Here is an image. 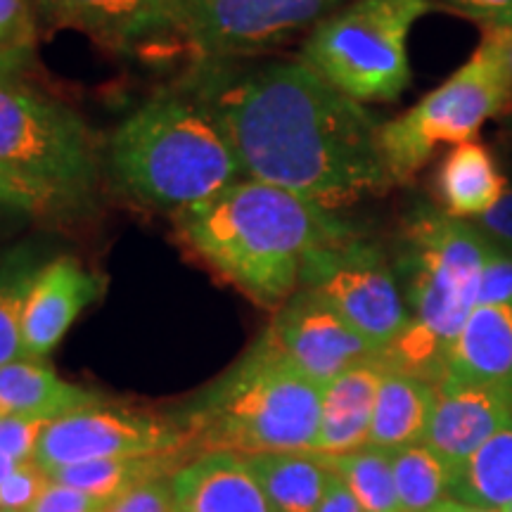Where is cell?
<instances>
[{"label": "cell", "mask_w": 512, "mask_h": 512, "mask_svg": "<svg viewBox=\"0 0 512 512\" xmlns=\"http://www.w3.org/2000/svg\"><path fill=\"white\" fill-rule=\"evenodd\" d=\"M204 107L233 145L242 174L335 211L382 195L380 121L302 60L216 83Z\"/></svg>", "instance_id": "1"}, {"label": "cell", "mask_w": 512, "mask_h": 512, "mask_svg": "<svg viewBox=\"0 0 512 512\" xmlns=\"http://www.w3.org/2000/svg\"><path fill=\"white\" fill-rule=\"evenodd\" d=\"M176 228L204 264L264 306L292 297L313 249L356 235L330 209L249 178L178 211Z\"/></svg>", "instance_id": "2"}, {"label": "cell", "mask_w": 512, "mask_h": 512, "mask_svg": "<svg viewBox=\"0 0 512 512\" xmlns=\"http://www.w3.org/2000/svg\"><path fill=\"white\" fill-rule=\"evenodd\" d=\"M486 249L489 240L475 223L432 207L413 211L399 259L411 320L380 356L389 368L432 384L441 380L448 344L477 306Z\"/></svg>", "instance_id": "3"}, {"label": "cell", "mask_w": 512, "mask_h": 512, "mask_svg": "<svg viewBox=\"0 0 512 512\" xmlns=\"http://www.w3.org/2000/svg\"><path fill=\"white\" fill-rule=\"evenodd\" d=\"M110 171L133 200L178 214L238 183L242 166L207 107L155 98L112 133Z\"/></svg>", "instance_id": "4"}, {"label": "cell", "mask_w": 512, "mask_h": 512, "mask_svg": "<svg viewBox=\"0 0 512 512\" xmlns=\"http://www.w3.org/2000/svg\"><path fill=\"white\" fill-rule=\"evenodd\" d=\"M323 387L261 335L192 408L188 437L202 453H299L316 448Z\"/></svg>", "instance_id": "5"}, {"label": "cell", "mask_w": 512, "mask_h": 512, "mask_svg": "<svg viewBox=\"0 0 512 512\" xmlns=\"http://www.w3.org/2000/svg\"><path fill=\"white\" fill-rule=\"evenodd\" d=\"M432 0H351L320 19L302 62L356 102H392L411 83L408 34Z\"/></svg>", "instance_id": "6"}, {"label": "cell", "mask_w": 512, "mask_h": 512, "mask_svg": "<svg viewBox=\"0 0 512 512\" xmlns=\"http://www.w3.org/2000/svg\"><path fill=\"white\" fill-rule=\"evenodd\" d=\"M510 95L501 50L484 34L475 55L456 74L401 117L382 124V155L392 181H411L439 145L477 138L486 121L501 117Z\"/></svg>", "instance_id": "7"}, {"label": "cell", "mask_w": 512, "mask_h": 512, "mask_svg": "<svg viewBox=\"0 0 512 512\" xmlns=\"http://www.w3.org/2000/svg\"><path fill=\"white\" fill-rule=\"evenodd\" d=\"M0 166L55 190L72 207L98 183V150L74 110L0 79Z\"/></svg>", "instance_id": "8"}, {"label": "cell", "mask_w": 512, "mask_h": 512, "mask_svg": "<svg viewBox=\"0 0 512 512\" xmlns=\"http://www.w3.org/2000/svg\"><path fill=\"white\" fill-rule=\"evenodd\" d=\"M299 287L323 299L380 356L411 320L387 256L358 235L313 249L302 264Z\"/></svg>", "instance_id": "9"}, {"label": "cell", "mask_w": 512, "mask_h": 512, "mask_svg": "<svg viewBox=\"0 0 512 512\" xmlns=\"http://www.w3.org/2000/svg\"><path fill=\"white\" fill-rule=\"evenodd\" d=\"M339 0H176L171 29L202 57L254 53L316 22Z\"/></svg>", "instance_id": "10"}, {"label": "cell", "mask_w": 512, "mask_h": 512, "mask_svg": "<svg viewBox=\"0 0 512 512\" xmlns=\"http://www.w3.org/2000/svg\"><path fill=\"white\" fill-rule=\"evenodd\" d=\"M176 451H190V437L183 427L155 415L98 403L50 422L38 441L34 460L46 472H53L91 460Z\"/></svg>", "instance_id": "11"}, {"label": "cell", "mask_w": 512, "mask_h": 512, "mask_svg": "<svg viewBox=\"0 0 512 512\" xmlns=\"http://www.w3.org/2000/svg\"><path fill=\"white\" fill-rule=\"evenodd\" d=\"M264 335L299 373L320 387L356 363L380 356L347 320L302 287L280 306Z\"/></svg>", "instance_id": "12"}, {"label": "cell", "mask_w": 512, "mask_h": 512, "mask_svg": "<svg viewBox=\"0 0 512 512\" xmlns=\"http://www.w3.org/2000/svg\"><path fill=\"white\" fill-rule=\"evenodd\" d=\"M434 406L422 444L444 460L451 475L463 467L512 420V389L441 380L434 384Z\"/></svg>", "instance_id": "13"}, {"label": "cell", "mask_w": 512, "mask_h": 512, "mask_svg": "<svg viewBox=\"0 0 512 512\" xmlns=\"http://www.w3.org/2000/svg\"><path fill=\"white\" fill-rule=\"evenodd\" d=\"M105 292V278L93 273L74 256L48 261L36 273L22 320L24 358L41 361L60 339L67 335L74 320Z\"/></svg>", "instance_id": "14"}, {"label": "cell", "mask_w": 512, "mask_h": 512, "mask_svg": "<svg viewBox=\"0 0 512 512\" xmlns=\"http://www.w3.org/2000/svg\"><path fill=\"white\" fill-rule=\"evenodd\" d=\"M174 512H273L238 453H200L171 477Z\"/></svg>", "instance_id": "15"}, {"label": "cell", "mask_w": 512, "mask_h": 512, "mask_svg": "<svg viewBox=\"0 0 512 512\" xmlns=\"http://www.w3.org/2000/svg\"><path fill=\"white\" fill-rule=\"evenodd\" d=\"M441 380L512 389V306L472 309L448 344Z\"/></svg>", "instance_id": "16"}, {"label": "cell", "mask_w": 512, "mask_h": 512, "mask_svg": "<svg viewBox=\"0 0 512 512\" xmlns=\"http://www.w3.org/2000/svg\"><path fill=\"white\" fill-rule=\"evenodd\" d=\"M380 356L356 363L323 387V411L313 453L344 456L368 446L370 422L384 377Z\"/></svg>", "instance_id": "17"}, {"label": "cell", "mask_w": 512, "mask_h": 512, "mask_svg": "<svg viewBox=\"0 0 512 512\" xmlns=\"http://www.w3.org/2000/svg\"><path fill=\"white\" fill-rule=\"evenodd\" d=\"M176 0H36L57 27L79 29L110 46H128L171 29Z\"/></svg>", "instance_id": "18"}, {"label": "cell", "mask_w": 512, "mask_h": 512, "mask_svg": "<svg viewBox=\"0 0 512 512\" xmlns=\"http://www.w3.org/2000/svg\"><path fill=\"white\" fill-rule=\"evenodd\" d=\"M102 399L62 380L53 368L34 358H19L0 368V418H29L53 422Z\"/></svg>", "instance_id": "19"}, {"label": "cell", "mask_w": 512, "mask_h": 512, "mask_svg": "<svg viewBox=\"0 0 512 512\" xmlns=\"http://www.w3.org/2000/svg\"><path fill=\"white\" fill-rule=\"evenodd\" d=\"M508 176L494 152L482 140L453 145L437 171V197L441 211L453 219L475 221L501 200Z\"/></svg>", "instance_id": "20"}, {"label": "cell", "mask_w": 512, "mask_h": 512, "mask_svg": "<svg viewBox=\"0 0 512 512\" xmlns=\"http://www.w3.org/2000/svg\"><path fill=\"white\" fill-rule=\"evenodd\" d=\"M434 394L437 389L432 382L387 366L377 392L368 446L396 451L403 446L422 444L430 425Z\"/></svg>", "instance_id": "21"}, {"label": "cell", "mask_w": 512, "mask_h": 512, "mask_svg": "<svg viewBox=\"0 0 512 512\" xmlns=\"http://www.w3.org/2000/svg\"><path fill=\"white\" fill-rule=\"evenodd\" d=\"M245 460L273 512H316L332 479L328 458L313 451L261 453Z\"/></svg>", "instance_id": "22"}, {"label": "cell", "mask_w": 512, "mask_h": 512, "mask_svg": "<svg viewBox=\"0 0 512 512\" xmlns=\"http://www.w3.org/2000/svg\"><path fill=\"white\" fill-rule=\"evenodd\" d=\"M185 453L188 451L91 460V463L57 467V470L48 472V475L53 482L72 486V489H79L83 494L110 503L117 496L136 489L140 484L174 477L183 467L181 458Z\"/></svg>", "instance_id": "23"}, {"label": "cell", "mask_w": 512, "mask_h": 512, "mask_svg": "<svg viewBox=\"0 0 512 512\" xmlns=\"http://www.w3.org/2000/svg\"><path fill=\"white\" fill-rule=\"evenodd\" d=\"M451 498L489 510H505L512 503V420L453 475Z\"/></svg>", "instance_id": "24"}, {"label": "cell", "mask_w": 512, "mask_h": 512, "mask_svg": "<svg viewBox=\"0 0 512 512\" xmlns=\"http://www.w3.org/2000/svg\"><path fill=\"white\" fill-rule=\"evenodd\" d=\"M389 456L403 512H432L451 498V470L430 446H403Z\"/></svg>", "instance_id": "25"}, {"label": "cell", "mask_w": 512, "mask_h": 512, "mask_svg": "<svg viewBox=\"0 0 512 512\" xmlns=\"http://www.w3.org/2000/svg\"><path fill=\"white\" fill-rule=\"evenodd\" d=\"M344 479L363 512H403L396 494L392 456L384 448L363 446L344 456H325Z\"/></svg>", "instance_id": "26"}, {"label": "cell", "mask_w": 512, "mask_h": 512, "mask_svg": "<svg viewBox=\"0 0 512 512\" xmlns=\"http://www.w3.org/2000/svg\"><path fill=\"white\" fill-rule=\"evenodd\" d=\"M41 266L29 249H17L0 261V368L24 358V306Z\"/></svg>", "instance_id": "27"}, {"label": "cell", "mask_w": 512, "mask_h": 512, "mask_svg": "<svg viewBox=\"0 0 512 512\" xmlns=\"http://www.w3.org/2000/svg\"><path fill=\"white\" fill-rule=\"evenodd\" d=\"M0 207L22 214H53V211L69 207V202L46 185L29 181L15 171L0 166Z\"/></svg>", "instance_id": "28"}, {"label": "cell", "mask_w": 512, "mask_h": 512, "mask_svg": "<svg viewBox=\"0 0 512 512\" xmlns=\"http://www.w3.org/2000/svg\"><path fill=\"white\" fill-rule=\"evenodd\" d=\"M50 475L36 460L31 463H17L10 477L0 486V510L31 512V508L48 489Z\"/></svg>", "instance_id": "29"}, {"label": "cell", "mask_w": 512, "mask_h": 512, "mask_svg": "<svg viewBox=\"0 0 512 512\" xmlns=\"http://www.w3.org/2000/svg\"><path fill=\"white\" fill-rule=\"evenodd\" d=\"M477 304L512 306V249L498 247L489 240Z\"/></svg>", "instance_id": "30"}, {"label": "cell", "mask_w": 512, "mask_h": 512, "mask_svg": "<svg viewBox=\"0 0 512 512\" xmlns=\"http://www.w3.org/2000/svg\"><path fill=\"white\" fill-rule=\"evenodd\" d=\"M34 36L29 0H0V53L29 55Z\"/></svg>", "instance_id": "31"}, {"label": "cell", "mask_w": 512, "mask_h": 512, "mask_svg": "<svg viewBox=\"0 0 512 512\" xmlns=\"http://www.w3.org/2000/svg\"><path fill=\"white\" fill-rule=\"evenodd\" d=\"M50 422L29 418H0V448L15 463H31L36 458L38 441Z\"/></svg>", "instance_id": "32"}, {"label": "cell", "mask_w": 512, "mask_h": 512, "mask_svg": "<svg viewBox=\"0 0 512 512\" xmlns=\"http://www.w3.org/2000/svg\"><path fill=\"white\" fill-rule=\"evenodd\" d=\"M105 512H174L171 477L155 479L126 491L105 505Z\"/></svg>", "instance_id": "33"}, {"label": "cell", "mask_w": 512, "mask_h": 512, "mask_svg": "<svg viewBox=\"0 0 512 512\" xmlns=\"http://www.w3.org/2000/svg\"><path fill=\"white\" fill-rule=\"evenodd\" d=\"M105 501L83 494L72 486H64L50 479L48 489L38 498L31 512H105Z\"/></svg>", "instance_id": "34"}, {"label": "cell", "mask_w": 512, "mask_h": 512, "mask_svg": "<svg viewBox=\"0 0 512 512\" xmlns=\"http://www.w3.org/2000/svg\"><path fill=\"white\" fill-rule=\"evenodd\" d=\"M482 230L484 238L498 247L512 249V185L503 192V197L486 214L472 221Z\"/></svg>", "instance_id": "35"}, {"label": "cell", "mask_w": 512, "mask_h": 512, "mask_svg": "<svg viewBox=\"0 0 512 512\" xmlns=\"http://www.w3.org/2000/svg\"><path fill=\"white\" fill-rule=\"evenodd\" d=\"M451 10L475 19L482 27L512 22V0H441Z\"/></svg>", "instance_id": "36"}, {"label": "cell", "mask_w": 512, "mask_h": 512, "mask_svg": "<svg viewBox=\"0 0 512 512\" xmlns=\"http://www.w3.org/2000/svg\"><path fill=\"white\" fill-rule=\"evenodd\" d=\"M316 512H363V508L349 491V486L344 484V479L332 470L328 491H325L323 501H320Z\"/></svg>", "instance_id": "37"}, {"label": "cell", "mask_w": 512, "mask_h": 512, "mask_svg": "<svg viewBox=\"0 0 512 512\" xmlns=\"http://www.w3.org/2000/svg\"><path fill=\"white\" fill-rule=\"evenodd\" d=\"M484 34L501 50L505 72H508V79L512 83V22L498 24V27H484Z\"/></svg>", "instance_id": "38"}, {"label": "cell", "mask_w": 512, "mask_h": 512, "mask_svg": "<svg viewBox=\"0 0 512 512\" xmlns=\"http://www.w3.org/2000/svg\"><path fill=\"white\" fill-rule=\"evenodd\" d=\"M27 55L24 53H0V79H12L19 72Z\"/></svg>", "instance_id": "39"}, {"label": "cell", "mask_w": 512, "mask_h": 512, "mask_svg": "<svg viewBox=\"0 0 512 512\" xmlns=\"http://www.w3.org/2000/svg\"><path fill=\"white\" fill-rule=\"evenodd\" d=\"M498 121H501V140H503V150L508 152V157L512 159V95L508 100V105L503 107L501 117H498Z\"/></svg>", "instance_id": "40"}, {"label": "cell", "mask_w": 512, "mask_h": 512, "mask_svg": "<svg viewBox=\"0 0 512 512\" xmlns=\"http://www.w3.org/2000/svg\"><path fill=\"white\" fill-rule=\"evenodd\" d=\"M432 512H501V510H489V508H475V505H465L456 501V498H448L441 505H437Z\"/></svg>", "instance_id": "41"}, {"label": "cell", "mask_w": 512, "mask_h": 512, "mask_svg": "<svg viewBox=\"0 0 512 512\" xmlns=\"http://www.w3.org/2000/svg\"><path fill=\"white\" fill-rule=\"evenodd\" d=\"M15 467H17L15 460H12L8 453H5L3 448H0V486H3V482L10 477V472L15 470Z\"/></svg>", "instance_id": "42"}, {"label": "cell", "mask_w": 512, "mask_h": 512, "mask_svg": "<svg viewBox=\"0 0 512 512\" xmlns=\"http://www.w3.org/2000/svg\"><path fill=\"white\" fill-rule=\"evenodd\" d=\"M501 512H512V503L508 505V508H505V510H501Z\"/></svg>", "instance_id": "43"}, {"label": "cell", "mask_w": 512, "mask_h": 512, "mask_svg": "<svg viewBox=\"0 0 512 512\" xmlns=\"http://www.w3.org/2000/svg\"><path fill=\"white\" fill-rule=\"evenodd\" d=\"M0 512H15V510H0Z\"/></svg>", "instance_id": "44"}]
</instances>
